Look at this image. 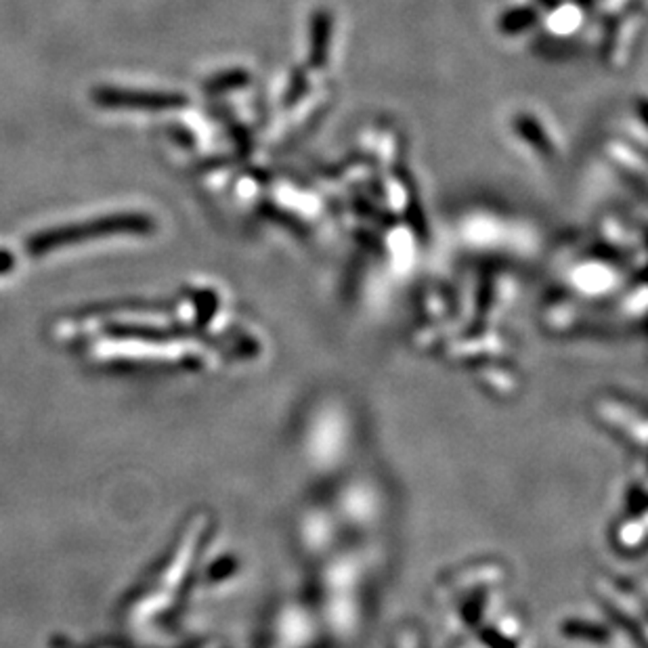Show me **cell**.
I'll return each instance as SVG.
<instances>
[{
  "mask_svg": "<svg viewBox=\"0 0 648 648\" xmlns=\"http://www.w3.org/2000/svg\"><path fill=\"white\" fill-rule=\"evenodd\" d=\"M152 229V221L147 216L139 214H120V216H105L97 221L72 225V227L55 229L51 234H42L30 239V252L40 255V252L55 250L57 246H68L74 242H84L90 237H105L116 234H147Z\"/></svg>",
  "mask_w": 648,
  "mask_h": 648,
  "instance_id": "cell-1",
  "label": "cell"
},
{
  "mask_svg": "<svg viewBox=\"0 0 648 648\" xmlns=\"http://www.w3.org/2000/svg\"><path fill=\"white\" fill-rule=\"evenodd\" d=\"M95 101L99 105H103V108H145V110L177 108V105L185 103L177 95L137 93V90H120V89L97 90Z\"/></svg>",
  "mask_w": 648,
  "mask_h": 648,
  "instance_id": "cell-2",
  "label": "cell"
}]
</instances>
